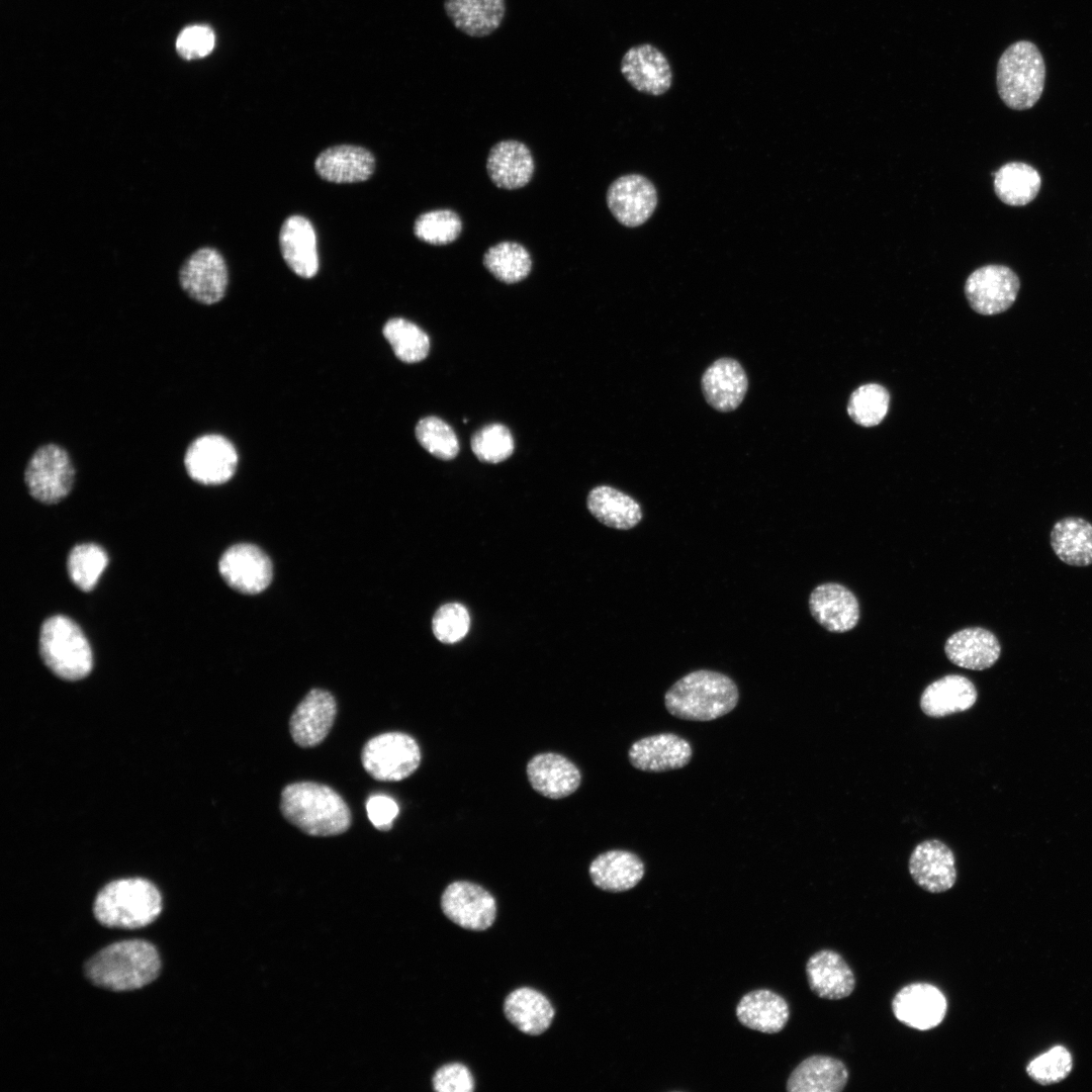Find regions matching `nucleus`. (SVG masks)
<instances>
[{
  "instance_id": "1",
  "label": "nucleus",
  "mask_w": 1092,
  "mask_h": 1092,
  "mask_svg": "<svg viewBox=\"0 0 1092 1092\" xmlns=\"http://www.w3.org/2000/svg\"><path fill=\"white\" fill-rule=\"evenodd\" d=\"M283 817L310 836H336L352 824V814L343 797L333 788L309 781L285 786L280 796Z\"/></svg>"
},
{
  "instance_id": "2",
  "label": "nucleus",
  "mask_w": 1092,
  "mask_h": 1092,
  "mask_svg": "<svg viewBox=\"0 0 1092 1092\" xmlns=\"http://www.w3.org/2000/svg\"><path fill=\"white\" fill-rule=\"evenodd\" d=\"M87 979L111 991H131L152 983L160 974L157 948L142 939L112 943L94 954L84 967Z\"/></svg>"
},
{
  "instance_id": "3",
  "label": "nucleus",
  "mask_w": 1092,
  "mask_h": 1092,
  "mask_svg": "<svg viewBox=\"0 0 1092 1092\" xmlns=\"http://www.w3.org/2000/svg\"><path fill=\"white\" fill-rule=\"evenodd\" d=\"M739 700L736 684L724 673L699 669L676 680L664 695L667 712L679 719L711 721L730 713Z\"/></svg>"
},
{
  "instance_id": "4",
  "label": "nucleus",
  "mask_w": 1092,
  "mask_h": 1092,
  "mask_svg": "<svg viewBox=\"0 0 1092 1092\" xmlns=\"http://www.w3.org/2000/svg\"><path fill=\"white\" fill-rule=\"evenodd\" d=\"M162 911V897L150 881L120 879L107 884L97 894L93 912L110 928L135 929L149 925Z\"/></svg>"
},
{
  "instance_id": "5",
  "label": "nucleus",
  "mask_w": 1092,
  "mask_h": 1092,
  "mask_svg": "<svg viewBox=\"0 0 1092 1092\" xmlns=\"http://www.w3.org/2000/svg\"><path fill=\"white\" fill-rule=\"evenodd\" d=\"M1045 80V66L1037 47L1018 40L1001 55L996 71L998 94L1013 110L1031 108L1040 98Z\"/></svg>"
},
{
  "instance_id": "6",
  "label": "nucleus",
  "mask_w": 1092,
  "mask_h": 1092,
  "mask_svg": "<svg viewBox=\"0 0 1092 1092\" xmlns=\"http://www.w3.org/2000/svg\"><path fill=\"white\" fill-rule=\"evenodd\" d=\"M39 653L56 675L68 680L85 677L93 664L85 635L75 622L61 615L50 617L42 623Z\"/></svg>"
},
{
  "instance_id": "7",
  "label": "nucleus",
  "mask_w": 1092,
  "mask_h": 1092,
  "mask_svg": "<svg viewBox=\"0 0 1092 1092\" xmlns=\"http://www.w3.org/2000/svg\"><path fill=\"white\" fill-rule=\"evenodd\" d=\"M417 740L403 732H385L370 738L361 751L365 771L379 782H399L413 775L421 763Z\"/></svg>"
},
{
  "instance_id": "8",
  "label": "nucleus",
  "mask_w": 1092,
  "mask_h": 1092,
  "mask_svg": "<svg viewBox=\"0 0 1092 1092\" xmlns=\"http://www.w3.org/2000/svg\"><path fill=\"white\" fill-rule=\"evenodd\" d=\"M75 468L68 451L55 443L37 447L24 469V482L36 500L52 505L62 500L73 487Z\"/></svg>"
},
{
  "instance_id": "9",
  "label": "nucleus",
  "mask_w": 1092,
  "mask_h": 1092,
  "mask_svg": "<svg viewBox=\"0 0 1092 1092\" xmlns=\"http://www.w3.org/2000/svg\"><path fill=\"white\" fill-rule=\"evenodd\" d=\"M178 280L182 290L194 301L210 305L226 292L229 273L222 255L212 247H202L182 263Z\"/></svg>"
},
{
  "instance_id": "10",
  "label": "nucleus",
  "mask_w": 1092,
  "mask_h": 1092,
  "mask_svg": "<svg viewBox=\"0 0 1092 1092\" xmlns=\"http://www.w3.org/2000/svg\"><path fill=\"white\" fill-rule=\"evenodd\" d=\"M188 476L204 485H217L229 481L235 474L238 454L225 437L205 434L194 439L183 457Z\"/></svg>"
},
{
  "instance_id": "11",
  "label": "nucleus",
  "mask_w": 1092,
  "mask_h": 1092,
  "mask_svg": "<svg viewBox=\"0 0 1092 1092\" xmlns=\"http://www.w3.org/2000/svg\"><path fill=\"white\" fill-rule=\"evenodd\" d=\"M1019 288L1020 280L1011 268L990 264L971 273L965 283V295L976 312L992 315L1007 310Z\"/></svg>"
},
{
  "instance_id": "12",
  "label": "nucleus",
  "mask_w": 1092,
  "mask_h": 1092,
  "mask_svg": "<svg viewBox=\"0 0 1092 1092\" xmlns=\"http://www.w3.org/2000/svg\"><path fill=\"white\" fill-rule=\"evenodd\" d=\"M441 908L452 922L474 931L489 928L496 916L493 896L481 886L468 881L449 884L441 896Z\"/></svg>"
},
{
  "instance_id": "13",
  "label": "nucleus",
  "mask_w": 1092,
  "mask_h": 1092,
  "mask_svg": "<svg viewBox=\"0 0 1092 1092\" xmlns=\"http://www.w3.org/2000/svg\"><path fill=\"white\" fill-rule=\"evenodd\" d=\"M218 569L232 588L247 595L264 590L273 575L268 555L249 543L236 544L226 549L220 557Z\"/></svg>"
},
{
  "instance_id": "14",
  "label": "nucleus",
  "mask_w": 1092,
  "mask_h": 1092,
  "mask_svg": "<svg viewBox=\"0 0 1092 1092\" xmlns=\"http://www.w3.org/2000/svg\"><path fill=\"white\" fill-rule=\"evenodd\" d=\"M620 71L635 90L648 95H663L672 85L667 57L648 42L629 48L622 57Z\"/></svg>"
},
{
  "instance_id": "15",
  "label": "nucleus",
  "mask_w": 1092,
  "mask_h": 1092,
  "mask_svg": "<svg viewBox=\"0 0 1092 1092\" xmlns=\"http://www.w3.org/2000/svg\"><path fill=\"white\" fill-rule=\"evenodd\" d=\"M607 204L623 225L636 228L646 222L657 206L653 183L640 174H627L616 179L607 191Z\"/></svg>"
},
{
  "instance_id": "16",
  "label": "nucleus",
  "mask_w": 1092,
  "mask_h": 1092,
  "mask_svg": "<svg viewBox=\"0 0 1092 1092\" xmlns=\"http://www.w3.org/2000/svg\"><path fill=\"white\" fill-rule=\"evenodd\" d=\"M337 712V701L330 692L312 689L290 717L289 732L294 743L302 748L321 744L329 735Z\"/></svg>"
},
{
  "instance_id": "17",
  "label": "nucleus",
  "mask_w": 1092,
  "mask_h": 1092,
  "mask_svg": "<svg viewBox=\"0 0 1092 1092\" xmlns=\"http://www.w3.org/2000/svg\"><path fill=\"white\" fill-rule=\"evenodd\" d=\"M895 1017L903 1024L928 1030L943 1020L947 1001L944 994L928 983H913L903 987L892 1000Z\"/></svg>"
},
{
  "instance_id": "18",
  "label": "nucleus",
  "mask_w": 1092,
  "mask_h": 1092,
  "mask_svg": "<svg viewBox=\"0 0 1092 1092\" xmlns=\"http://www.w3.org/2000/svg\"><path fill=\"white\" fill-rule=\"evenodd\" d=\"M908 868L914 882L930 893L945 892L957 881L954 854L946 844L936 839L917 844L910 855Z\"/></svg>"
},
{
  "instance_id": "19",
  "label": "nucleus",
  "mask_w": 1092,
  "mask_h": 1092,
  "mask_svg": "<svg viewBox=\"0 0 1092 1092\" xmlns=\"http://www.w3.org/2000/svg\"><path fill=\"white\" fill-rule=\"evenodd\" d=\"M693 755L688 740L673 733H659L635 741L628 751L630 763L647 772H662L686 766Z\"/></svg>"
},
{
  "instance_id": "20",
  "label": "nucleus",
  "mask_w": 1092,
  "mask_h": 1092,
  "mask_svg": "<svg viewBox=\"0 0 1092 1092\" xmlns=\"http://www.w3.org/2000/svg\"><path fill=\"white\" fill-rule=\"evenodd\" d=\"M809 609L816 622L829 632L849 631L859 619L857 599L839 583L827 582L816 586L809 598Z\"/></svg>"
},
{
  "instance_id": "21",
  "label": "nucleus",
  "mask_w": 1092,
  "mask_h": 1092,
  "mask_svg": "<svg viewBox=\"0 0 1092 1092\" xmlns=\"http://www.w3.org/2000/svg\"><path fill=\"white\" fill-rule=\"evenodd\" d=\"M748 379L740 363L732 358L713 362L702 376V390L707 402L716 411L736 410L744 399Z\"/></svg>"
},
{
  "instance_id": "22",
  "label": "nucleus",
  "mask_w": 1092,
  "mask_h": 1092,
  "mask_svg": "<svg viewBox=\"0 0 1092 1092\" xmlns=\"http://www.w3.org/2000/svg\"><path fill=\"white\" fill-rule=\"evenodd\" d=\"M526 770L532 788L550 799H561L571 795L578 789L581 782L577 766L565 756L554 752L533 756Z\"/></svg>"
},
{
  "instance_id": "23",
  "label": "nucleus",
  "mask_w": 1092,
  "mask_h": 1092,
  "mask_svg": "<svg viewBox=\"0 0 1092 1092\" xmlns=\"http://www.w3.org/2000/svg\"><path fill=\"white\" fill-rule=\"evenodd\" d=\"M806 974L811 991L823 999H843L855 988L853 972L844 959L831 949L815 952L807 962Z\"/></svg>"
},
{
  "instance_id": "24",
  "label": "nucleus",
  "mask_w": 1092,
  "mask_h": 1092,
  "mask_svg": "<svg viewBox=\"0 0 1092 1092\" xmlns=\"http://www.w3.org/2000/svg\"><path fill=\"white\" fill-rule=\"evenodd\" d=\"M279 245L285 263L296 275L311 278L317 273L316 235L306 217H287L280 230Z\"/></svg>"
},
{
  "instance_id": "25",
  "label": "nucleus",
  "mask_w": 1092,
  "mask_h": 1092,
  "mask_svg": "<svg viewBox=\"0 0 1092 1092\" xmlns=\"http://www.w3.org/2000/svg\"><path fill=\"white\" fill-rule=\"evenodd\" d=\"M949 661L958 666L984 670L995 664L1001 653L997 637L989 630L971 627L953 633L945 642Z\"/></svg>"
},
{
  "instance_id": "26",
  "label": "nucleus",
  "mask_w": 1092,
  "mask_h": 1092,
  "mask_svg": "<svg viewBox=\"0 0 1092 1092\" xmlns=\"http://www.w3.org/2000/svg\"><path fill=\"white\" fill-rule=\"evenodd\" d=\"M317 175L333 183L366 181L373 174L375 159L366 149L341 145L322 152L314 162Z\"/></svg>"
},
{
  "instance_id": "27",
  "label": "nucleus",
  "mask_w": 1092,
  "mask_h": 1092,
  "mask_svg": "<svg viewBox=\"0 0 1092 1092\" xmlns=\"http://www.w3.org/2000/svg\"><path fill=\"white\" fill-rule=\"evenodd\" d=\"M486 169L497 187L512 190L529 183L534 172V161L523 143L502 141L490 149Z\"/></svg>"
},
{
  "instance_id": "28",
  "label": "nucleus",
  "mask_w": 1092,
  "mask_h": 1092,
  "mask_svg": "<svg viewBox=\"0 0 1092 1092\" xmlns=\"http://www.w3.org/2000/svg\"><path fill=\"white\" fill-rule=\"evenodd\" d=\"M588 873L596 887L618 893L634 888L642 880L644 863L631 851L613 849L599 854L590 862Z\"/></svg>"
},
{
  "instance_id": "29",
  "label": "nucleus",
  "mask_w": 1092,
  "mask_h": 1092,
  "mask_svg": "<svg viewBox=\"0 0 1092 1092\" xmlns=\"http://www.w3.org/2000/svg\"><path fill=\"white\" fill-rule=\"evenodd\" d=\"M978 693L966 676L947 674L931 682L922 693L920 708L932 718L964 712L974 706Z\"/></svg>"
},
{
  "instance_id": "30",
  "label": "nucleus",
  "mask_w": 1092,
  "mask_h": 1092,
  "mask_svg": "<svg viewBox=\"0 0 1092 1092\" xmlns=\"http://www.w3.org/2000/svg\"><path fill=\"white\" fill-rule=\"evenodd\" d=\"M848 1080V1071L838 1059L814 1055L802 1061L787 1081L790 1092H840Z\"/></svg>"
},
{
  "instance_id": "31",
  "label": "nucleus",
  "mask_w": 1092,
  "mask_h": 1092,
  "mask_svg": "<svg viewBox=\"0 0 1092 1092\" xmlns=\"http://www.w3.org/2000/svg\"><path fill=\"white\" fill-rule=\"evenodd\" d=\"M444 8L453 25L472 37L491 34L506 14L505 0H445Z\"/></svg>"
},
{
  "instance_id": "32",
  "label": "nucleus",
  "mask_w": 1092,
  "mask_h": 1092,
  "mask_svg": "<svg viewBox=\"0 0 1092 1092\" xmlns=\"http://www.w3.org/2000/svg\"><path fill=\"white\" fill-rule=\"evenodd\" d=\"M504 1012L515 1027L529 1035H539L546 1031L555 1015L548 998L529 987L511 992L505 999Z\"/></svg>"
},
{
  "instance_id": "33",
  "label": "nucleus",
  "mask_w": 1092,
  "mask_h": 1092,
  "mask_svg": "<svg viewBox=\"0 0 1092 1092\" xmlns=\"http://www.w3.org/2000/svg\"><path fill=\"white\" fill-rule=\"evenodd\" d=\"M738 1020L744 1026L764 1033H777L788 1022L790 1008L779 994L759 989L745 994L736 1007Z\"/></svg>"
},
{
  "instance_id": "34",
  "label": "nucleus",
  "mask_w": 1092,
  "mask_h": 1092,
  "mask_svg": "<svg viewBox=\"0 0 1092 1092\" xmlns=\"http://www.w3.org/2000/svg\"><path fill=\"white\" fill-rule=\"evenodd\" d=\"M586 505L599 522L617 530L632 529L643 517L636 499L609 485L594 487L587 495Z\"/></svg>"
},
{
  "instance_id": "35",
  "label": "nucleus",
  "mask_w": 1092,
  "mask_h": 1092,
  "mask_svg": "<svg viewBox=\"0 0 1092 1092\" xmlns=\"http://www.w3.org/2000/svg\"><path fill=\"white\" fill-rule=\"evenodd\" d=\"M1051 546L1060 560L1069 565L1092 564V524L1079 517L1059 520L1051 531Z\"/></svg>"
},
{
  "instance_id": "36",
  "label": "nucleus",
  "mask_w": 1092,
  "mask_h": 1092,
  "mask_svg": "<svg viewBox=\"0 0 1092 1092\" xmlns=\"http://www.w3.org/2000/svg\"><path fill=\"white\" fill-rule=\"evenodd\" d=\"M994 191L997 197L1010 206H1024L1030 203L1041 187L1038 171L1023 162H1009L1001 166L994 175Z\"/></svg>"
},
{
  "instance_id": "37",
  "label": "nucleus",
  "mask_w": 1092,
  "mask_h": 1092,
  "mask_svg": "<svg viewBox=\"0 0 1092 1092\" xmlns=\"http://www.w3.org/2000/svg\"><path fill=\"white\" fill-rule=\"evenodd\" d=\"M483 264L496 279L509 284L525 279L532 268L529 252L515 242H502L487 249Z\"/></svg>"
},
{
  "instance_id": "38",
  "label": "nucleus",
  "mask_w": 1092,
  "mask_h": 1092,
  "mask_svg": "<svg viewBox=\"0 0 1092 1092\" xmlns=\"http://www.w3.org/2000/svg\"><path fill=\"white\" fill-rule=\"evenodd\" d=\"M383 336L395 356L405 363L424 360L430 350L428 335L416 324L401 317L390 318L383 327Z\"/></svg>"
},
{
  "instance_id": "39",
  "label": "nucleus",
  "mask_w": 1092,
  "mask_h": 1092,
  "mask_svg": "<svg viewBox=\"0 0 1092 1092\" xmlns=\"http://www.w3.org/2000/svg\"><path fill=\"white\" fill-rule=\"evenodd\" d=\"M888 390L876 383L856 388L850 395L847 413L854 423L862 427L879 425L889 410Z\"/></svg>"
},
{
  "instance_id": "40",
  "label": "nucleus",
  "mask_w": 1092,
  "mask_h": 1092,
  "mask_svg": "<svg viewBox=\"0 0 1092 1092\" xmlns=\"http://www.w3.org/2000/svg\"><path fill=\"white\" fill-rule=\"evenodd\" d=\"M105 551L96 544H80L69 553L67 569L71 580L82 590H91L107 564Z\"/></svg>"
},
{
  "instance_id": "41",
  "label": "nucleus",
  "mask_w": 1092,
  "mask_h": 1092,
  "mask_svg": "<svg viewBox=\"0 0 1092 1092\" xmlns=\"http://www.w3.org/2000/svg\"><path fill=\"white\" fill-rule=\"evenodd\" d=\"M462 222L450 209H436L422 213L415 221L414 233L421 241L431 245H447L460 235Z\"/></svg>"
},
{
  "instance_id": "42",
  "label": "nucleus",
  "mask_w": 1092,
  "mask_h": 1092,
  "mask_svg": "<svg viewBox=\"0 0 1092 1092\" xmlns=\"http://www.w3.org/2000/svg\"><path fill=\"white\" fill-rule=\"evenodd\" d=\"M416 437L422 447L442 460H451L459 452V441L453 429L437 417H427L416 426Z\"/></svg>"
},
{
  "instance_id": "43",
  "label": "nucleus",
  "mask_w": 1092,
  "mask_h": 1092,
  "mask_svg": "<svg viewBox=\"0 0 1092 1092\" xmlns=\"http://www.w3.org/2000/svg\"><path fill=\"white\" fill-rule=\"evenodd\" d=\"M471 449L480 461L498 463L512 455L514 439L506 426L490 424L482 427L472 436Z\"/></svg>"
},
{
  "instance_id": "44",
  "label": "nucleus",
  "mask_w": 1092,
  "mask_h": 1092,
  "mask_svg": "<svg viewBox=\"0 0 1092 1092\" xmlns=\"http://www.w3.org/2000/svg\"><path fill=\"white\" fill-rule=\"evenodd\" d=\"M470 617L467 609L458 603L440 607L432 620L435 637L442 643L452 644L465 637L469 630Z\"/></svg>"
},
{
  "instance_id": "45",
  "label": "nucleus",
  "mask_w": 1092,
  "mask_h": 1092,
  "mask_svg": "<svg viewBox=\"0 0 1092 1092\" xmlns=\"http://www.w3.org/2000/svg\"><path fill=\"white\" fill-rule=\"evenodd\" d=\"M1072 1057L1067 1049L1057 1045L1032 1060L1027 1073L1036 1082L1048 1085L1060 1082L1072 1069Z\"/></svg>"
},
{
  "instance_id": "46",
  "label": "nucleus",
  "mask_w": 1092,
  "mask_h": 1092,
  "mask_svg": "<svg viewBox=\"0 0 1092 1092\" xmlns=\"http://www.w3.org/2000/svg\"><path fill=\"white\" fill-rule=\"evenodd\" d=\"M215 36L207 25L195 24L185 27L176 39L177 53L186 60L203 58L214 48Z\"/></svg>"
},
{
  "instance_id": "47",
  "label": "nucleus",
  "mask_w": 1092,
  "mask_h": 1092,
  "mask_svg": "<svg viewBox=\"0 0 1092 1092\" xmlns=\"http://www.w3.org/2000/svg\"><path fill=\"white\" fill-rule=\"evenodd\" d=\"M437 1092H472L474 1079L469 1069L460 1063H450L439 1068L432 1079Z\"/></svg>"
},
{
  "instance_id": "48",
  "label": "nucleus",
  "mask_w": 1092,
  "mask_h": 1092,
  "mask_svg": "<svg viewBox=\"0 0 1092 1092\" xmlns=\"http://www.w3.org/2000/svg\"><path fill=\"white\" fill-rule=\"evenodd\" d=\"M366 811L370 822L380 831L392 828L393 820L399 808L394 799L386 795H372L366 802Z\"/></svg>"
}]
</instances>
